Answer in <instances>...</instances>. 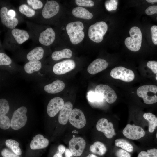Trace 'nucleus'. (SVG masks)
Wrapping results in <instances>:
<instances>
[{
  "label": "nucleus",
  "instance_id": "nucleus-1",
  "mask_svg": "<svg viewBox=\"0 0 157 157\" xmlns=\"http://www.w3.org/2000/svg\"><path fill=\"white\" fill-rule=\"evenodd\" d=\"M83 23L80 21L71 22L67 24L66 27L67 33L70 41L74 44L81 42L84 37Z\"/></svg>",
  "mask_w": 157,
  "mask_h": 157
},
{
  "label": "nucleus",
  "instance_id": "nucleus-2",
  "mask_svg": "<svg viewBox=\"0 0 157 157\" xmlns=\"http://www.w3.org/2000/svg\"><path fill=\"white\" fill-rule=\"evenodd\" d=\"M129 33L130 36L125 39V44L130 50L134 52L140 50L141 45V31L138 27L134 26L130 28Z\"/></svg>",
  "mask_w": 157,
  "mask_h": 157
},
{
  "label": "nucleus",
  "instance_id": "nucleus-3",
  "mask_svg": "<svg viewBox=\"0 0 157 157\" xmlns=\"http://www.w3.org/2000/svg\"><path fill=\"white\" fill-rule=\"evenodd\" d=\"M157 86L154 85H143L139 87L137 90V95L143 98L144 102L152 104L157 102Z\"/></svg>",
  "mask_w": 157,
  "mask_h": 157
},
{
  "label": "nucleus",
  "instance_id": "nucleus-4",
  "mask_svg": "<svg viewBox=\"0 0 157 157\" xmlns=\"http://www.w3.org/2000/svg\"><path fill=\"white\" fill-rule=\"evenodd\" d=\"M108 26L103 21L96 22L91 25L88 30V35L90 39L96 43L101 42L103 39V36L106 32Z\"/></svg>",
  "mask_w": 157,
  "mask_h": 157
},
{
  "label": "nucleus",
  "instance_id": "nucleus-5",
  "mask_svg": "<svg viewBox=\"0 0 157 157\" xmlns=\"http://www.w3.org/2000/svg\"><path fill=\"white\" fill-rule=\"evenodd\" d=\"M27 112L26 108L23 106L13 112L10 123V126L13 129L18 130L25 125L27 121Z\"/></svg>",
  "mask_w": 157,
  "mask_h": 157
},
{
  "label": "nucleus",
  "instance_id": "nucleus-6",
  "mask_svg": "<svg viewBox=\"0 0 157 157\" xmlns=\"http://www.w3.org/2000/svg\"><path fill=\"white\" fill-rule=\"evenodd\" d=\"M110 75L113 78L126 82H131L135 78L134 73L132 70L122 66L113 69L110 72Z\"/></svg>",
  "mask_w": 157,
  "mask_h": 157
},
{
  "label": "nucleus",
  "instance_id": "nucleus-7",
  "mask_svg": "<svg viewBox=\"0 0 157 157\" xmlns=\"http://www.w3.org/2000/svg\"><path fill=\"white\" fill-rule=\"evenodd\" d=\"M122 133L126 138L132 140L140 139L145 135V131L142 127L129 124L123 129Z\"/></svg>",
  "mask_w": 157,
  "mask_h": 157
},
{
  "label": "nucleus",
  "instance_id": "nucleus-8",
  "mask_svg": "<svg viewBox=\"0 0 157 157\" xmlns=\"http://www.w3.org/2000/svg\"><path fill=\"white\" fill-rule=\"evenodd\" d=\"M95 92L101 94L107 102L112 104L115 102L117 98L116 94L114 90L109 86L99 84L97 85Z\"/></svg>",
  "mask_w": 157,
  "mask_h": 157
},
{
  "label": "nucleus",
  "instance_id": "nucleus-9",
  "mask_svg": "<svg viewBox=\"0 0 157 157\" xmlns=\"http://www.w3.org/2000/svg\"><path fill=\"white\" fill-rule=\"evenodd\" d=\"M69 120L72 126L78 129L83 127L86 123V119L83 113L81 110L77 108L72 110Z\"/></svg>",
  "mask_w": 157,
  "mask_h": 157
},
{
  "label": "nucleus",
  "instance_id": "nucleus-10",
  "mask_svg": "<svg viewBox=\"0 0 157 157\" xmlns=\"http://www.w3.org/2000/svg\"><path fill=\"white\" fill-rule=\"evenodd\" d=\"M96 128L98 131L103 133L108 138L110 139L116 135L113 124L111 122H108L106 118H101L98 121Z\"/></svg>",
  "mask_w": 157,
  "mask_h": 157
},
{
  "label": "nucleus",
  "instance_id": "nucleus-11",
  "mask_svg": "<svg viewBox=\"0 0 157 157\" xmlns=\"http://www.w3.org/2000/svg\"><path fill=\"white\" fill-rule=\"evenodd\" d=\"M86 142L84 139L80 137L72 138L69 143V149L75 156H78L82 154Z\"/></svg>",
  "mask_w": 157,
  "mask_h": 157
},
{
  "label": "nucleus",
  "instance_id": "nucleus-12",
  "mask_svg": "<svg viewBox=\"0 0 157 157\" xmlns=\"http://www.w3.org/2000/svg\"><path fill=\"white\" fill-rule=\"evenodd\" d=\"M75 65V63L73 60H66L55 64L53 70V72L56 74H63L73 69Z\"/></svg>",
  "mask_w": 157,
  "mask_h": 157
},
{
  "label": "nucleus",
  "instance_id": "nucleus-13",
  "mask_svg": "<svg viewBox=\"0 0 157 157\" xmlns=\"http://www.w3.org/2000/svg\"><path fill=\"white\" fill-rule=\"evenodd\" d=\"M63 99L59 97L52 99L49 101L47 107V112L50 117L55 116L61 110L64 105Z\"/></svg>",
  "mask_w": 157,
  "mask_h": 157
},
{
  "label": "nucleus",
  "instance_id": "nucleus-14",
  "mask_svg": "<svg viewBox=\"0 0 157 157\" xmlns=\"http://www.w3.org/2000/svg\"><path fill=\"white\" fill-rule=\"evenodd\" d=\"M59 9V5L56 1H47L42 10V15L45 18H50L57 14Z\"/></svg>",
  "mask_w": 157,
  "mask_h": 157
},
{
  "label": "nucleus",
  "instance_id": "nucleus-15",
  "mask_svg": "<svg viewBox=\"0 0 157 157\" xmlns=\"http://www.w3.org/2000/svg\"><path fill=\"white\" fill-rule=\"evenodd\" d=\"M8 11L7 8L5 7H3L1 9V21L2 24L8 28L13 29L17 25L18 20L15 17L9 16L7 14Z\"/></svg>",
  "mask_w": 157,
  "mask_h": 157
},
{
  "label": "nucleus",
  "instance_id": "nucleus-16",
  "mask_svg": "<svg viewBox=\"0 0 157 157\" xmlns=\"http://www.w3.org/2000/svg\"><path fill=\"white\" fill-rule=\"evenodd\" d=\"M108 64V63L104 59H97L89 65L87 68V71L91 74H94L105 69Z\"/></svg>",
  "mask_w": 157,
  "mask_h": 157
},
{
  "label": "nucleus",
  "instance_id": "nucleus-17",
  "mask_svg": "<svg viewBox=\"0 0 157 157\" xmlns=\"http://www.w3.org/2000/svg\"><path fill=\"white\" fill-rule=\"evenodd\" d=\"M55 38L54 31L52 28H49L40 33L39 40L41 44L49 46L53 42Z\"/></svg>",
  "mask_w": 157,
  "mask_h": 157
},
{
  "label": "nucleus",
  "instance_id": "nucleus-18",
  "mask_svg": "<svg viewBox=\"0 0 157 157\" xmlns=\"http://www.w3.org/2000/svg\"><path fill=\"white\" fill-rule=\"evenodd\" d=\"M72 108L73 105L70 101H67L64 104L58 117V121L60 124L65 125L67 123L73 110Z\"/></svg>",
  "mask_w": 157,
  "mask_h": 157
},
{
  "label": "nucleus",
  "instance_id": "nucleus-19",
  "mask_svg": "<svg viewBox=\"0 0 157 157\" xmlns=\"http://www.w3.org/2000/svg\"><path fill=\"white\" fill-rule=\"evenodd\" d=\"M49 141L41 134H38L33 138L30 144L32 149L36 150L44 148L49 145Z\"/></svg>",
  "mask_w": 157,
  "mask_h": 157
},
{
  "label": "nucleus",
  "instance_id": "nucleus-20",
  "mask_svg": "<svg viewBox=\"0 0 157 157\" xmlns=\"http://www.w3.org/2000/svg\"><path fill=\"white\" fill-rule=\"evenodd\" d=\"M65 84L61 80H56L50 84L45 85L44 90L46 92L55 94L62 91L64 88Z\"/></svg>",
  "mask_w": 157,
  "mask_h": 157
},
{
  "label": "nucleus",
  "instance_id": "nucleus-21",
  "mask_svg": "<svg viewBox=\"0 0 157 157\" xmlns=\"http://www.w3.org/2000/svg\"><path fill=\"white\" fill-rule=\"evenodd\" d=\"M11 33L19 44H21L27 41L29 37L28 33L24 30L13 29Z\"/></svg>",
  "mask_w": 157,
  "mask_h": 157
},
{
  "label": "nucleus",
  "instance_id": "nucleus-22",
  "mask_svg": "<svg viewBox=\"0 0 157 157\" xmlns=\"http://www.w3.org/2000/svg\"><path fill=\"white\" fill-rule=\"evenodd\" d=\"M72 13L75 17L85 19H90L93 17V14L91 13L85 8L80 6L73 8Z\"/></svg>",
  "mask_w": 157,
  "mask_h": 157
},
{
  "label": "nucleus",
  "instance_id": "nucleus-23",
  "mask_svg": "<svg viewBox=\"0 0 157 157\" xmlns=\"http://www.w3.org/2000/svg\"><path fill=\"white\" fill-rule=\"evenodd\" d=\"M44 50L40 47H35L27 55V58L29 61L39 60L42 59L43 56Z\"/></svg>",
  "mask_w": 157,
  "mask_h": 157
},
{
  "label": "nucleus",
  "instance_id": "nucleus-24",
  "mask_svg": "<svg viewBox=\"0 0 157 157\" xmlns=\"http://www.w3.org/2000/svg\"><path fill=\"white\" fill-rule=\"evenodd\" d=\"M41 67V63L39 61H31L28 62L25 65L24 69L27 73L31 74L39 70Z\"/></svg>",
  "mask_w": 157,
  "mask_h": 157
},
{
  "label": "nucleus",
  "instance_id": "nucleus-25",
  "mask_svg": "<svg viewBox=\"0 0 157 157\" xmlns=\"http://www.w3.org/2000/svg\"><path fill=\"white\" fill-rule=\"evenodd\" d=\"M72 56L71 51L67 48L61 50L54 52L52 54L51 57L54 60H58L63 58H69Z\"/></svg>",
  "mask_w": 157,
  "mask_h": 157
},
{
  "label": "nucleus",
  "instance_id": "nucleus-26",
  "mask_svg": "<svg viewBox=\"0 0 157 157\" xmlns=\"http://www.w3.org/2000/svg\"><path fill=\"white\" fill-rule=\"evenodd\" d=\"M143 117L149 122V131L150 133L153 132L157 126V117L150 112L144 113Z\"/></svg>",
  "mask_w": 157,
  "mask_h": 157
},
{
  "label": "nucleus",
  "instance_id": "nucleus-27",
  "mask_svg": "<svg viewBox=\"0 0 157 157\" xmlns=\"http://www.w3.org/2000/svg\"><path fill=\"white\" fill-rule=\"evenodd\" d=\"M90 149L93 153L100 155H102L106 152L107 149L102 143L97 141L90 147Z\"/></svg>",
  "mask_w": 157,
  "mask_h": 157
},
{
  "label": "nucleus",
  "instance_id": "nucleus-28",
  "mask_svg": "<svg viewBox=\"0 0 157 157\" xmlns=\"http://www.w3.org/2000/svg\"><path fill=\"white\" fill-rule=\"evenodd\" d=\"M115 145L120 147L128 152L133 151V147L132 145L127 140L123 138H119L116 140L115 142Z\"/></svg>",
  "mask_w": 157,
  "mask_h": 157
},
{
  "label": "nucleus",
  "instance_id": "nucleus-29",
  "mask_svg": "<svg viewBox=\"0 0 157 157\" xmlns=\"http://www.w3.org/2000/svg\"><path fill=\"white\" fill-rule=\"evenodd\" d=\"M5 144L16 154L18 156L21 154L22 151L19 147V144L16 141L11 139H8L6 141Z\"/></svg>",
  "mask_w": 157,
  "mask_h": 157
},
{
  "label": "nucleus",
  "instance_id": "nucleus-30",
  "mask_svg": "<svg viewBox=\"0 0 157 157\" xmlns=\"http://www.w3.org/2000/svg\"><path fill=\"white\" fill-rule=\"evenodd\" d=\"M87 98L89 101L92 104L101 102L104 99L101 94L92 91H90L88 92Z\"/></svg>",
  "mask_w": 157,
  "mask_h": 157
},
{
  "label": "nucleus",
  "instance_id": "nucleus-31",
  "mask_svg": "<svg viewBox=\"0 0 157 157\" xmlns=\"http://www.w3.org/2000/svg\"><path fill=\"white\" fill-rule=\"evenodd\" d=\"M19 10L22 14L28 17H31L34 15L35 11L25 4H23L19 7Z\"/></svg>",
  "mask_w": 157,
  "mask_h": 157
},
{
  "label": "nucleus",
  "instance_id": "nucleus-32",
  "mask_svg": "<svg viewBox=\"0 0 157 157\" xmlns=\"http://www.w3.org/2000/svg\"><path fill=\"white\" fill-rule=\"evenodd\" d=\"M11 122L9 117L5 115L0 116V127L2 129L6 130L10 126Z\"/></svg>",
  "mask_w": 157,
  "mask_h": 157
},
{
  "label": "nucleus",
  "instance_id": "nucleus-33",
  "mask_svg": "<svg viewBox=\"0 0 157 157\" xmlns=\"http://www.w3.org/2000/svg\"><path fill=\"white\" fill-rule=\"evenodd\" d=\"M137 157H157V149L153 148L147 151H141L138 154Z\"/></svg>",
  "mask_w": 157,
  "mask_h": 157
},
{
  "label": "nucleus",
  "instance_id": "nucleus-34",
  "mask_svg": "<svg viewBox=\"0 0 157 157\" xmlns=\"http://www.w3.org/2000/svg\"><path fill=\"white\" fill-rule=\"evenodd\" d=\"M9 107L8 101L6 99L2 98L0 99V115H5L8 112Z\"/></svg>",
  "mask_w": 157,
  "mask_h": 157
},
{
  "label": "nucleus",
  "instance_id": "nucleus-35",
  "mask_svg": "<svg viewBox=\"0 0 157 157\" xmlns=\"http://www.w3.org/2000/svg\"><path fill=\"white\" fill-rule=\"evenodd\" d=\"M105 6L106 9L108 11L116 10L117 8L118 1L117 0H110L105 1Z\"/></svg>",
  "mask_w": 157,
  "mask_h": 157
},
{
  "label": "nucleus",
  "instance_id": "nucleus-36",
  "mask_svg": "<svg viewBox=\"0 0 157 157\" xmlns=\"http://www.w3.org/2000/svg\"><path fill=\"white\" fill-rule=\"evenodd\" d=\"M12 60L6 54L0 53V65H7L11 64Z\"/></svg>",
  "mask_w": 157,
  "mask_h": 157
},
{
  "label": "nucleus",
  "instance_id": "nucleus-37",
  "mask_svg": "<svg viewBox=\"0 0 157 157\" xmlns=\"http://www.w3.org/2000/svg\"><path fill=\"white\" fill-rule=\"evenodd\" d=\"M28 4L34 9H38L42 8L43 4L42 2L38 0H27Z\"/></svg>",
  "mask_w": 157,
  "mask_h": 157
},
{
  "label": "nucleus",
  "instance_id": "nucleus-38",
  "mask_svg": "<svg viewBox=\"0 0 157 157\" xmlns=\"http://www.w3.org/2000/svg\"><path fill=\"white\" fill-rule=\"evenodd\" d=\"M75 3L78 6L91 7L94 5V2L90 0H76Z\"/></svg>",
  "mask_w": 157,
  "mask_h": 157
},
{
  "label": "nucleus",
  "instance_id": "nucleus-39",
  "mask_svg": "<svg viewBox=\"0 0 157 157\" xmlns=\"http://www.w3.org/2000/svg\"><path fill=\"white\" fill-rule=\"evenodd\" d=\"M151 38L153 43L157 45V26L153 25L151 28Z\"/></svg>",
  "mask_w": 157,
  "mask_h": 157
},
{
  "label": "nucleus",
  "instance_id": "nucleus-40",
  "mask_svg": "<svg viewBox=\"0 0 157 157\" xmlns=\"http://www.w3.org/2000/svg\"><path fill=\"white\" fill-rule=\"evenodd\" d=\"M147 65L154 73H157V61H149L147 62Z\"/></svg>",
  "mask_w": 157,
  "mask_h": 157
},
{
  "label": "nucleus",
  "instance_id": "nucleus-41",
  "mask_svg": "<svg viewBox=\"0 0 157 157\" xmlns=\"http://www.w3.org/2000/svg\"><path fill=\"white\" fill-rule=\"evenodd\" d=\"M1 154L3 157H19L18 155L15 153H13L7 149H3Z\"/></svg>",
  "mask_w": 157,
  "mask_h": 157
},
{
  "label": "nucleus",
  "instance_id": "nucleus-42",
  "mask_svg": "<svg viewBox=\"0 0 157 157\" xmlns=\"http://www.w3.org/2000/svg\"><path fill=\"white\" fill-rule=\"evenodd\" d=\"M145 13L149 15L155 13L157 14V5H153L149 7L146 9Z\"/></svg>",
  "mask_w": 157,
  "mask_h": 157
},
{
  "label": "nucleus",
  "instance_id": "nucleus-43",
  "mask_svg": "<svg viewBox=\"0 0 157 157\" xmlns=\"http://www.w3.org/2000/svg\"><path fill=\"white\" fill-rule=\"evenodd\" d=\"M117 157H131L130 154L127 151L122 149L118 150L116 153Z\"/></svg>",
  "mask_w": 157,
  "mask_h": 157
},
{
  "label": "nucleus",
  "instance_id": "nucleus-44",
  "mask_svg": "<svg viewBox=\"0 0 157 157\" xmlns=\"http://www.w3.org/2000/svg\"><path fill=\"white\" fill-rule=\"evenodd\" d=\"M58 153L63 154L65 152V147L62 145H60L58 147Z\"/></svg>",
  "mask_w": 157,
  "mask_h": 157
},
{
  "label": "nucleus",
  "instance_id": "nucleus-45",
  "mask_svg": "<svg viewBox=\"0 0 157 157\" xmlns=\"http://www.w3.org/2000/svg\"><path fill=\"white\" fill-rule=\"evenodd\" d=\"M7 14L9 16L12 17H15L16 15L15 12L12 10H8Z\"/></svg>",
  "mask_w": 157,
  "mask_h": 157
},
{
  "label": "nucleus",
  "instance_id": "nucleus-46",
  "mask_svg": "<svg viewBox=\"0 0 157 157\" xmlns=\"http://www.w3.org/2000/svg\"><path fill=\"white\" fill-rule=\"evenodd\" d=\"M65 155L66 157H70L73 154L70 149H67L65 151Z\"/></svg>",
  "mask_w": 157,
  "mask_h": 157
},
{
  "label": "nucleus",
  "instance_id": "nucleus-47",
  "mask_svg": "<svg viewBox=\"0 0 157 157\" xmlns=\"http://www.w3.org/2000/svg\"><path fill=\"white\" fill-rule=\"evenodd\" d=\"M53 157H62V154L58 153L54 155Z\"/></svg>",
  "mask_w": 157,
  "mask_h": 157
},
{
  "label": "nucleus",
  "instance_id": "nucleus-48",
  "mask_svg": "<svg viewBox=\"0 0 157 157\" xmlns=\"http://www.w3.org/2000/svg\"><path fill=\"white\" fill-rule=\"evenodd\" d=\"M146 1L149 3H153L157 2V0H147Z\"/></svg>",
  "mask_w": 157,
  "mask_h": 157
},
{
  "label": "nucleus",
  "instance_id": "nucleus-49",
  "mask_svg": "<svg viewBox=\"0 0 157 157\" xmlns=\"http://www.w3.org/2000/svg\"><path fill=\"white\" fill-rule=\"evenodd\" d=\"M86 157H98L94 154H89L88 156Z\"/></svg>",
  "mask_w": 157,
  "mask_h": 157
},
{
  "label": "nucleus",
  "instance_id": "nucleus-50",
  "mask_svg": "<svg viewBox=\"0 0 157 157\" xmlns=\"http://www.w3.org/2000/svg\"><path fill=\"white\" fill-rule=\"evenodd\" d=\"M156 80H157V73L156 74Z\"/></svg>",
  "mask_w": 157,
  "mask_h": 157
},
{
  "label": "nucleus",
  "instance_id": "nucleus-51",
  "mask_svg": "<svg viewBox=\"0 0 157 157\" xmlns=\"http://www.w3.org/2000/svg\"><path fill=\"white\" fill-rule=\"evenodd\" d=\"M156 137L157 138V133H156Z\"/></svg>",
  "mask_w": 157,
  "mask_h": 157
},
{
  "label": "nucleus",
  "instance_id": "nucleus-52",
  "mask_svg": "<svg viewBox=\"0 0 157 157\" xmlns=\"http://www.w3.org/2000/svg\"></svg>",
  "mask_w": 157,
  "mask_h": 157
}]
</instances>
